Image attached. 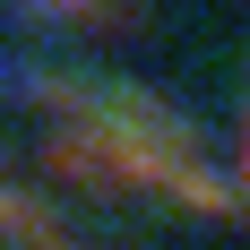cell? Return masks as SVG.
Returning <instances> with one entry per match:
<instances>
[{
	"label": "cell",
	"mask_w": 250,
	"mask_h": 250,
	"mask_svg": "<svg viewBox=\"0 0 250 250\" xmlns=\"http://www.w3.org/2000/svg\"><path fill=\"white\" fill-rule=\"evenodd\" d=\"M18 9L43 26H69V35H121L129 26V0H18Z\"/></svg>",
	"instance_id": "obj_1"
}]
</instances>
